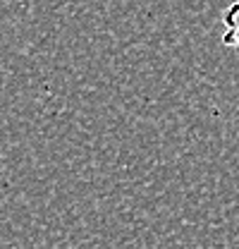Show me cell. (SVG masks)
I'll return each mask as SVG.
<instances>
[{"label": "cell", "instance_id": "1", "mask_svg": "<svg viewBox=\"0 0 239 249\" xmlns=\"http://www.w3.org/2000/svg\"><path fill=\"white\" fill-rule=\"evenodd\" d=\"M222 24H225V31H222V43L235 48L239 53V0L232 2L225 15H222Z\"/></svg>", "mask_w": 239, "mask_h": 249}]
</instances>
